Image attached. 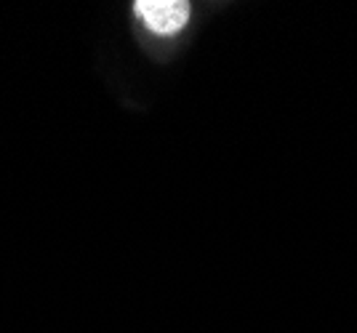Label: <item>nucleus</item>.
Masks as SVG:
<instances>
[{
  "label": "nucleus",
  "mask_w": 357,
  "mask_h": 333,
  "mask_svg": "<svg viewBox=\"0 0 357 333\" xmlns=\"http://www.w3.org/2000/svg\"><path fill=\"white\" fill-rule=\"evenodd\" d=\"M134 11L155 35H176L190 19V3H184V0H139L134 3Z\"/></svg>",
  "instance_id": "f257e3e1"
}]
</instances>
